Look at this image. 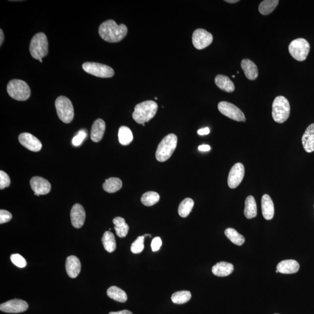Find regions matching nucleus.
Wrapping results in <instances>:
<instances>
[{
    "label": "nucleus",
    "instance_id": "4468645a",
    "mask_svg": "<svg viewBox=\"0 0 314 314\" xmlns=\"http://www.w3.org/2000/svg\"><path fill=\"white\" fill-rule=\"evenodd\" d=\"M19 143L30 151L38 152L41 150L42 144L38 138L29 133H22L18 137Z\"/></svg>",
    "mask_w": 314,
    "mask_h": 314
},
{
    "label": "nucleus",
    "instance_id": "a211bd4d",
    "mask_svg": "<svg viewBox=\"0 0 314 314\" xmlns=\"http://www.w3.org/2000/svg\"><path fill=\"white\" fill-rule=\"evenodd\" d=\"M106 131V123L101 119H97L94 122L91 129L90 137L94 142L98 143L102 140Z\"/></svg>",
    "mask_w": 314,
    "mask_h": 314
},
{
    "label": "nucleus",
    "instance_id": "2eb2a0df",
    "mask_svg": "<svg viewBox=\"0 0 314 314\" xmlns=\"http://www.w3.org/2000/svg\"><path fill=\"white\" fill-rule=\"evenodd\" d=\"M30 184L32 190L35 192V195L38 196L49 193L52 188V186L48 181L40 177L32 178L30 181Z\"/></svg>",
    "mask_w": 314,
    "mask_h": 314
},
{
    "label": "nucleus",
    "instance_id": "4c0bfd02",
    "mask_svg": "<svg viewBox=\"0 0 314 314\" xmlns=\"http://www.w3.org/2000/svg\"><path fill=\"white\" fill-rule=\"evenodd\" d=\"M87 136L86 131L84 130H80L78 133L73 137L72 142L74 146H79Z\"/></svg>",
    "mask_w": 314,
    "mask_h": 314
},
{
    "label": "nucleus",
    "instance_id": "412c9836",
    "mask_svg": "<svg viewBox=\"0 0 314 314\" xmlns=\"http://www.w3.org/2000/svg\"><path fill=\"white\" fill-rule=\"evenodd\" d=\"M261 208L263 217L266 220H271L274 216V204L271 197L268 194L263 195L261 199Z\"/></svg>",
    "mask_w": 314,
    "mask_h": 314
},
{
    "label": "nucleus",
    "instance_id": "2f4dec72",
    "mask_svg": "<svg viewBox=\"0 0 314 314\" xmlns=\"http://www.w3.org/2000/svg\"><path fill=\"white\" fill-rule=\"evenodd\" d=\"M194 202L190 198H185L181 202L178 208L179 215L182 218L187 217L193 209Z\"/></svg>",
    "mask_w": 314,
    "mask_h": 314
},
{
    "label": "nucleus",
    "instance_id": "bb28decb",
    "mask_svg": "<svg viewBox=\"0 0 314 314\" xmlns=\"http://www.w3.org/2000/svg\"><path fill=\"white\" fill-rule=\"evenodd\" d=\"M244 214L248 219L255 218L257 215L256 202L255 198L252 195H249L246 199Z\"/></svg>",
    "mask_w": 314,
    "mask_h": 314
},
{
    "label": "nucleus",
    "instance_id": "a878e982",
    "mask_svg": "<svg viewBox=\"0 0 314 314\" xmlns=\"http://www.w3.org/2000/svg\"><path fill=\"white\" fill-rule=\"evenodd\" d=\"M107 295L110 298L120 303L127 301V296L126 292L117 286H111L107 290Z\"/></svg>",
    "mask_w": 314,
    "mask_h": 314
},
{
    "label": "nucleus",
    "instance_id": "e433bc0d",
    "mask_svg": "<svg viewBox=\"0 0 314 314\" xmlns=\"http://www.w3.org/2000/svg\"><path fill=\"white\" fill-rule=\"evenodd\" d=\"M11 260L13 264L20 268H25L27 265L26 259L19 254H12Z\"/></svg>",
    "mask_w": 314,
    "mask_h": 314
},
{
    "label": "nucleus",
    "instance_id": "1a4fd4ad",
    "mask_svg": "<svg viewBox=\"0 0 314 314\" xmlns=\"http://www.w3.org/2000/svg\"><path fill=\"white\" fill-rule=\"evenodd\" d=\"M82 67L84 71L87 73L101 77V78H110V77H112L115 74L112 67L100 63H84L82 65Z\"/></svg>",
    "mask_w": 314,
    "mask_h": 314
},
{
    "label": "nucleus",
    "instance_id": "cd10ccee",
    "mask_svg": "<svg viewBox=\"0 0 314 314\" xmlns=\"http://www.w3.org/2000/svg\"><path fill=\"white\" fill-rule=\"evenodd\" d=\"M103 187L104 190L107 193H116L123 187V182L118 178H110L106 180Z\"/></svg>",
    "mask_w": 314,
    "mask_h": 314
},
{
    "label": "nucleus",
    "instance_id": "473e14b6",
    "mask_svg": "<svg viewBox=\"0 0 314 314\" xmlns=\"http://www.w3.org/2000/svg\"><path fill=\"white\" fill-rule=\"evenodd\" d=\"M225 234L226 237L236 245L242 246L245 242L244 236L240 234L235 229H226L225 231Z\"/></svg>",
    "mask_w": 314,
    "mask_h": 314
},
{
    "label": "nucleus",
    "instance_id": "09e8293b",
    "mask_svg": "<svg viewBox=\"0 0 314 314\" xmlns=\"http://www.w3.org/2000/svg\"><path fill=\"white\" fill-rule=\"evenodd\" d=\"M276 273H278V272H278V270H276Z\"/></svg>",
    "mask_w": 314,
    "mask_h": 314
},
{
    "label": "nucleus",
    "instance_id": "8fccbe9b",
    "mask_svg": "<svg viewBox=\"0 0 314 314\" xmlns=\"http://www.w3.org/2000/svg\"><path fill=\"white\" fill-rule=\"evenodd\" d=\"M232 77H234H234H235V75H234V76H233Z\"/></svg>",
    "mask_w": 314,
    "mask_h": 314
},
{
    "label": "nucleus",
    "instance_id": "20e7f679",
    "mask_svg": "<svg viewBox=\"0 0 314 314\" xmlns=\"http://www.w3.org/2000/svg\"><path fill=\"white\" fill-rule=\"evenodd\" d=\"M178 137L175 134L171 133L165 136L158 145L155 157L159 161H167L173 154L177 146Z\"/></svg>",
    "mask_w": 314,
    "mask_h": 314
},
{
    "label": "nucleus",
    "instance_id": "58836bf2",
    "mask_svg": "<svg viewBox=\"0 0 314 314\" xmlns=\"http://www.w3.org/2000/svg\"><path fill=\"white\" fill-rule=\"evenodd\" d=\"M10 184H11V180H10L8 175L4 171H0V189L2 190V189L8 188Z\"/></svg>",
    "mask_w": 314,
    "mask_h": 314
},
{
    "label": "nucleus",
    "instance_id": "c9c22d12",
    "mask_svg": "<svg viewBox=\"0 0 314 314\" xmlns=\"http://www.w3.org/2000/svg\"><path fill=\"white\" fill-rule=\"evenodd\" d=\"M144 236H141L138 237L131 245V251L134 254H139L144 250Z\"/></svg>",
    "mask_w": 314,
    "mask_h": 314
},
{
    "label": "nucleus",
    "instance_id": "de8ad7c7",
    "mask_svg": "<svg viewBox=\"0 0 314 314\" xmlns=\"http://www.w3.org/2000/svg\"><path fill=\"white\" fill-rule=\"evenodd\" d=\"M155 100H157V99H158V98H157V97H155Z\"/></svg>",
    "mask_w": 314,
    "mask_h": 314
},
{
    "label": "nucleus",
    "instance_id": "f704fd0d",
    "mask_svg": "<svg viewBox=\"0 0 314 314\" xmlns=\"http://www.w3.org/2000/svg\"><path fill=\"white\" fill-rule=\"evenodd\" d=\"M160 197L158 193L155 191H148L141 197V201L143 204L150 207L157 204L160 201Z\"/></svg>",
    "mask_w": 314,
    "mask_h": 314
},
{
    "label": "nucleus",
    "instance_id": "72a5a7b5",
    "mask_svg": "<svg viewBox=\"0 0 314 314\" xmlns=\"http://www.w3.org/2000/svg\"><path fill=\"white\" fill-rule=\"evenodd\" d=\"M191 293L187 290L175 292L171 297L172 302L177 305H182L191 299Z\"/></svg>",
    "mask_w": 314,
    "mask_h": 314
},
{
    "label": "nucleus",
    "instance_id": "423d86ee",
    "mask_svg": "<svg viewBox=\"0 0 314 314\" xmlns=\"http://www.w3.org/2000/svg\"><path fill=\"white\" fill-rule=\"evenodd\" d=\"M290 106L288 99L283 96L276 97L272 104V116L276 123L282 124L288 119Z\"/></svg>",
    "mask_w": 314,
    "mask_h": 314
},
{
    "label": "nucleus",
    "instance_id": "3c124183",
    "mask_svg": "<svg viewBox=\"0 0 314 314\" xmlns=\"http://www.w3.org/2000/svg\"><path fill=\"white\" fill-rule=\"evenodd\" d=\"M143 126H145V124H143Z\"/></svg>",
    "mask_w": 314,
    "mask_h": 314
},
{
    "label": "nucleus",
    "instance_id": "ddd939ff",
    "mask_svg": "<svg viewBox=\"0 0 314 314\" xmlns=\"http://www.w3.org/2000/svg\"><path fill=\"white\" fill-rule=\"evenodd\" d=\"M28 304L24 300L13 299L1 304L0 310L6 313H21L28 309Z\"/></svg>",
    "mask_w": 314,
    "mask_h": 314
},
{
    "label": "nucleus",
    "instance_id": "9d476101",
    "mask_svg": "<svg viewBox=\"0 0 314 314\" xmlns=\"http://www.w3.org/2000/svg\"><path fill=\"white\" fill-rule=\"evenodd\" d=\"M218 109L222 114L238 122H246V118L244 113L235 105L226 101H221L218 105Z\"/></svg>",
    "mask_w": 314,
    "mask_h": 314
},
{
    "label": "nucleus",
    "instance_id": "aec40b11",
    "mask_svg": "<svg viewBox=\"0 0 314 314\" xmlns=\"http://www.w3.org/2000/svg\"><path fill=\"white\" fill-rule=\"evenodd\" d=\"M302 144L307 153L314 151V123L307 128L302 137Z\"/></svg>",
    "mask_w": 314,
    "mask_h": 314
},
{
    "label": "nucleus",
    "instance_id": "f8f14e48",
    "mask_svg": "<svg viewBox=\"0 0 314 314\" xmlns=\"http://www.w3.org/2000/svg\"><path fill=\"white\" fill-rule=\"evenodd\" d=\"M245 174L244 165L240 163L235 164L229 172L228 179L229 187L231 188H235L238 187L244 178Z\"/></svg>",
    "mask_w": 314,
    "mask_h": 314
},
{
    "label": "nucleus",
    "instance_id": "c03bdc74",
    "mask_svg": "<svg viewBox=\"0 0 314 314\" xmlns=\"http://www.w3.org/2000/svg\"><path fill=\"white\" fill-rule=\"evenodd\" d=\"M109 314H133L129 310H124L117 312H111Z\"/></svg>",
    "mask_w": 314,
    "mask_h": 314
},
{
    "label": "nucleus",
    "instance_id": "7ed1b4c3",
    "mask_svg": "<svg viewBox=\"0 0 314 314\" xmlns=\"http://www.w3.org/2000/svg\"><path fill=\"white\" fill-rule=\"evenodd\" d=\"M30 55L33 58L42 63V59L49 53V43L46 35L44 33H38L34 36L29 46Z\"/></svg>",
    "mask_w": 314,
    "mask_h": 314
},
{
    "label": "nucleus",
    "instance_id": "f257e3e1",
    "mask_svg": "<svg viewBox=\"0 0 314 314\" xmlns=\"http://www.w3.org/2000/svg\"><path fill=\"white\" fill-rule=\"evenodd\" d=\"M99 33L101 38L105 41L117 43L121 42L126 36L127 28L123 23L118 25L114 20L110 19L101 23Z\"/></svg>",
    "mask_w": 314,
    "mask_h": 314
},
{
    "label": "nucleus",
    "instance_id": "49530a36",
    "mask_svg": "<svg viewBox=\"0 0 314 314\" xmlns=\"http://www.w3.org/2000/svg\"><path fill=\"white\" fill-rule=\"evenodd\" d=\"M225 2H227L228 3H231V4H234V3H236L239 2V0H226Z\"/></svg>",
    "mask_w": 314,
    "mask_h": 314
},
{
    "label": "nucleus",
    "instance_id": "0eeeda50",
    "mask_svg": "<svg viewBox=\"0 0 314 314\" xmlns=\"http://www.w3.org/2000/svg\"><path fill=\"white\" fill-rule=\"evenodd\" d=\"M56 109L60 119L69 124L74 118V109L71 101L65 96H60L56 100Z\"/></svg>",
    "mask_w": 314,
    "mask_h": 314
},
{
    "label": "nucleus",
    "instance_id": "4be33fe9",
    "mask_svg": "<svg viewBox=\"0 0 314 314\" xmlns=\"http://www.w3.org/2000/svg\"><path fill=\"white\" fill-rule=\"evenodd\" d=\"M241 66L245 76L248 79L254 80L257 78L258 76V67L252 61L247 59L243 60Z\"/></svg>",
    "mask_w": 314,
    "mask_h": 314
},
{
    "label": "nucleus",
    "instance_id": "79ce46f5",
    "mask_svg": "<svg viewBox=\"0 0 314 314\" xmlns=\"http://www.w3.org/2000/svg\"><path fill=\"white\" fill-rule=\"evenodd\" d=\"M210 132V130L208 127L203 128V129H199L197 131V133L199 135H201V136H203V135L208 134Z\"/></svg>",
    "mask_w": 314,
    "mask_h": 314
},
{
    "label": "nucleus",
    "instance_id": "ea45409f",
    "mask_svg": "<svg viewBox=\"0 0 314 314\" xmlns=\"http://www.w3.org/2000/svg\"><path fill=\"white\" fill-rule=\"evenodd\" d=\"M12 218V215L9 211L4 210V209L0 210V224H2L8 222L11 220Z\"/></svg>",
    "mask_w": 314,
    "mask_h": 314
},
{
    "label": "nucleus",
    "instance_id": "39448f33",
    "mask_svg": "<svg viewBox=\"0 0 314 314\" xmlns=\"http://www.w3.org/2000/svg\"><path fill=\"white\" fill-rule=\"evenodd\" d=\"M6 90L9 96L17 101H26L31 94L28 83L19 79H13L7 84Z\"/></svg>",
    "mask_w": 314,
    "mask_h": 314
},
{
    "label": "nucleus",
    "instance_id": "f03ea898",
    "mask_svg": "<svg viewBox=\"0 0 314 314\" xmlns=\"http://www.w3.org/2000/svg\"><path fill=\"white\" fill-rule=\"evenodd\" d=\"M157 110L158 104L155 101H145L137 104L134 107L132 117L137 124L143 125L153 119L157 112Z\"/></svg>",
    "mask_w": 314,
    "mask_h": 314
},
{
    "label": "nucleus",
    "instance_id": "5701e85b",
    "mask_svg": "<svg viewBox=\"0 0 314 314\" xmlns=\"http://www.w3.org/2000/svg\"><path fill=\"white\" fill-rule=\"evenodd\" d=\"M234 266L231 263L219 262L212 268V272L215 276L225 277L231 275L234 271Z\"/></svg>",
    "mask_w": 314,
    "mask_h": 314
},
{
    "label": "nucleus",
    "instance_id": "f3484780",
    "mask_svg": "<svg viewBox=\"0 0 314 314\" xmlns=\"http://www.w3.org/2000/svg\"><path fill=\"white\" fill-rule=\"evenodd\" d=\"M66 271L71 278H76L81 271L80 260L75 255H70L66 260Z\"/></svg>",
    "mask_w": 314,
    "mask_h": 314
},
{
    "label": "nucleus",
    "instance_id": "b1692460",
    "mask_svg": "<svg viewBox=\"0 0 314 314\" xmlns=\"http://www.w3.org/2000/svg\"><path fill=\"white\" fill-rule=\"evenodd\" d=\"M216 85L224 92L232 93L235 89V84L229 77L223 75H218L215 77Z\"/></svg>",
    "mask_w": 314,
    "mask_h": 314
},
{
    "label": "nucleus",
    "instance_id": "393cba45",
    "mask_svg": "<svg viewBox=\"0 0 314 314\" xmlns=\"http://www.w3.org/2000/svg\"><path fill=\"white\" fill-rule=\"evenodd\" d=\"M113 224L117 235L120 238L126 237L129 230V226L126 224L125 219L120 217L115 218L113 219Z\"/></svg>",
    "mask_w": 314,
    "mask_h": 314
},
{
    "label": "nucleus",
    "instance_id": "a18cd8bd",
    "mask_svg": "<svg viewBox=\"0 0 314 314\" xmlns=\"http://www.w3.org/2000/svg\"><path fill=\"white\" fill-rule=\"evenodd\" d=\"M0 37H1V38H0V46H1L2 44L3 43V42H4V32H3L2 29H0Z\"/></svg>",
    "mask_w": 314,
    "mask_h": 314
},
{
    "label": "nucleus",
    "instance_id": "c85d7f7f",
    "mask_svg": "<svg viewBox=\"0 0 314 314\" xmlns=\"http://www.w3.org/2000/svg\"><path fill=\"white\" fill-rule=\"evenodd\" d=\"M104 248L109 252H113L116 250V238L112 232L107 231L104 233L102 240Z\"/></svg>",
    "mask_w": 314,
    "mask_h": 314
},
{
    "label": "nucleus",
    "instance_id": "37998d69",
    "mask_svg": "<svg viewBox=\"0 0 314 314\" xmlns=\"http://www.w3.org/2000/svg\"><path fill=\"white\" fill-rule=\"evenodd\" d=\"M211 150L210 146L209 145L204 144L201 145V146L198 147V150L200 151H209Z\"/></svg>",
    "mask_w": 314,
    "mask_h": 314
},
{
    "label": "nucleus",
    "instance_id": "6e6552de",
    "mask_svg": "<svg viewBox=\"0 0 314 314\" xmlns=\"http://www.w3.org/2000/svg\"><path fill=\"white\" fill-rule=\"evenodd\" d=\"M310 50V44L305 39L294 40L289 46V52L293 59L298 62H303L307 59Z\"/></svg>",
    "mask_w": 314,
    "mask_h": 314
},
{
    "label": "nucleus",
    "instance_id": "a19ab883",
    "mask_svg": "<svg viewBox=\"0 0 314 314\" xmlns=\"http://www.w3.org/2000/svg\"><path fill=\"white\" fill-rule=\"evenodd\" d=\"M162 241L160 237H155L151 242V249L153 251L155 252L159 251L162 246Z\"/></svg>",
    "mask_w": 314,
    "mask_h": 314
},
{
    "label": "nucleus",
    "instance_id": "c756f323",
    "mask_svg": "<svg viewBox=\"0 0 314 314\" xmlns=\"http://www.w3.org/2000/svg\"><path fill=\"white\" fill-rule=\"evenodd\" d=\"M118 138L120 143L123 146H127L133 140V133L131 130L127 126H123L118 131Z\"/></svg>",
    "mask_w": 314,
    "mask_h": 314
},
{
    "label": "nucleus",
    "instance_id": "9b49d317",
    "mask_svg": "<svg viewBox=\"0 0 314 314\" xmlns=\"http://www.w3.org/2000/svg\"><path fill=\"white\" fill-rule=\"evenodd\" d=\"M213 41L212 34L203 29L194 30L192 36V42L195 49L202 50L206 48Z\"/></svg>",
    "mask_w": 314,
    "mask_h": 314
},
{
    "label": "nucleus",
    "instance_id": "603ef678",
    "mask_svg": "<svg viewBox=\"0 0 314 314\" xmlns=\"http://www.w3.org/2000/svg\"></svg>",
    "mask_w": 314,
    "mask_h": 314
},
{
    "label": "nucleus",
    "instance_id": "7c9ffc66",
    "mask_svg": "<svg viewBox=\"0 0 314 314\" xmlns=\"http://www.w3.org/2000/svg\"><path fill=\"white\" fill-rule=\"evenodd\" d=\"M279 2L278 0H264L260 3L259 12L262 15H269L274 11Z\"/></svg>",
    "mask_w": 314,
    "mask_h": 314
},
{
    "label": "nucleus",
    "instance_id": "6ab92c4d",
    "mask_svg": "<svg viewBox=\"0 0 314 314\" xmlns=\"http://www.w3.org/2000/svg\"><path fill=\"white\" fill-rule=\"evenodd\" d=\"M299 269V262L294 259L283 260L277 265V270L283 274H292L298 272Z\"/></svg>",
    "mask_w": 314,
    "mask_h": 314
},
{
    "label": "nucleus",
    "instance_id": "dca6fc26",
    "mask_svg": "<svg viewBox=\"0 0 314 314\" xmlns=\"http://www.w3.org/2000/svg\"><path fill=\"white\" fill-rule=\"evenodd\" d=\"M86 212L82 205L75 204L70 211V219L74 228H82L85 221Z\"/></svg>",
    "mask_w": 314,
    "mask_h": 314
}]
</instances>
